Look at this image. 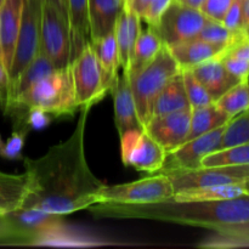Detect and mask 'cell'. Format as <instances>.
I'll return each instance as SVG.
<instances>
[{
    "mask_svg": "<svg viewBox=\"0 0 249 249\" xmlns=\"http://www.w3.org/2000/svg\"><path fill=\"white\" fill-rule=\"evenodd\" d=\"M91 108H80L70 138L51 146L41 157L23 158L29 194L22 208L66 216L97 203L99 192L106 184L91 172L85 156V130Z\"/></svg>",
    "mask_w": 249,
    "mask_h": 249,
    "instance_id": "obj_1",
    "label": "cell"
},
{
    "mask_svg": "<svg viewBox=\"0 0 249 249\" xmlns=\"http://www.w3.org/2000/svg\"><path fill=\"white\" fill-rule=\"evenodd\" d=\"M96 218L140 219L213 230L218 226L249 223V195L219 201H167L155 203L99 202L87 209Z\"/></svg>",
    "mask_w": 249,
    "mask_h": 249,
    "instance_id": "obj_2",
    "label": "cell"
},
{
    "mask_svg": "<svg viewBox=\"0 0 249 249\" xmlns=\"http://www.w3.org/2000/svg\"><path fill=\"white\" fill-rule=\"evenodd\" d=\"M27 108L43 109L55 119L72 117L79 106L75 99L71 65L57 68L17 95L10 101L5 114L10 116Z\"/></svg>",
    "mask_w": 249,
    "mask_h": 249,
    "instance_id": "obj_3",
    "label": "cell"
},
{
    "mask_svg": "<svg viewBox=\"0 0 249 249\" xmlns=\"http://www.w3.org/2000/svg\"><path fill=\"white\" fill-rule=\"evenodd\" d=\"M181 72L179 65L170 53L167 45L142 70L130 75V85L135 100L138 116L145 129L152 117L153 105L165 85Z\"/></svg>",
    "mask_w": 249,
    "mask_h": 249,
    "instance_id": "obj_4",
    "label": "cell"
},
{
    "mask_svg": "<svg viewBox=\"0 0 249 249\" xmlns=\"http://www.w3.org/2000/svg\"><path fill=\"white\" fill-rule=\"evenodd\" d=\"M40 53L56 68L67 67L79 55L68 17L53 4L41 1Z\"/></svg>",
    "mask_w": 249,
    "mask_h": 249,
    "instance_id": "obj_5",
    "label": "cell"
},
{
    "mask_svg": "<svg viewBox=\"0 0 249 249\" xmlns=\"http://www.w3.org/2000/svg\"><path fill=\"white\" fill-rule=\"evenodd\" d=\"M71 68L79 109L84 106L94 107L111 90L90 41L71 63Z\"/></svg>",
    "mask_w": 249,
    "mask_h": 249,
    "instance_id": "obj_6",
    "label": "cell"
},
{
    "mask_svg": "<svg viewBox=\"0 0 249 249\" xmlns=\"http://www.w3.org/2000/svg\"><path fill=\"white\" fill-rule=\"evenodd\" d=\"M175 191L168 175L157 173L152 177L119 185H105L99 192V202L113 203H155L167 201L174 196Z\"/></svg>",
    "mask_w": 249,
    "mask_h": 249,
    "instance_id": "obj_7",
    "label": "cell"
},
{
    "mask_svg": "<svg viewBox=\"0 0 249 249\" xmlns=\"http://www.w3.org/2000/svg\"><path fill=\"white\" fill-rule=\"evenodd\" d=\"M41 0H24L21 28L9 71L10 88L40 51Z\"/></svg>",
    "mask_w": 249,
    "mask_h": 249,
    "instance_id": "obj_8",
    "label": "cell"
},
{
    "mask_svg": "<svg viewBox=\"0 0 249 249\" xmlns=\"http://www.w3.org/2000/svg\"><path fill=\"white\" fill-rule=\"evenodd\" d=\"M121 138L122 162L148 174L160 173L167 153L143 128L125 131Z\"/></svg>",
    "mask_w": 249,
    "mask_h": 249,
    "instance_id": "obj_9",
    "label": "cell"
},
{
    "mask_svg": "<svg viewBox=\"0 0 249 249\" xmlns=\"http://www.w3.org/2000/svg\"><path fill=\"white\" fill-rule=\"evenodd\" d=\"M207 21L208 18L199 9L186 6L174 0L162 15L155 31L164 45L172 46L197 38Z\"/></svg>",
    "mask_w": 249,
    "mask_h": 249,
    "instance_id": "obj_10",
    "label": "cell"
},
{
    "mask_svg": "<svg viewBox=\"0 0 249 249\" xmlns=\"http://www.w3.org/2000/svg\"><path fill=\"white\" fill-rule=\"evenodd\" d=\"M168 175L175 192L198 187L228 184H246L249 181V164L201 167L192 170H174Z\"/></svg>",
    "mask_w": 249,
    "mask_h": 249,
    "instance_id": "obj_11",
    "label": "cell"
},
{
    "mask_svg": "<svg viewBox=\"0 0 249 249\" xmlns=\"http://www.w3.org/2000/svg\"><path fill=\"white\" fill-rule=\"evenodd\" d=\"M225 125L203 134L182 143L180 147L168 153L164 164L160 173L174 172V170L198 169L202 165V160L209 153L218 151L220 147Z\"/></svg>",
    "mask_w": 249,
    "mask_h": 249,
    "instance_id": "obj_12",
    "label": "cell"
},
{
    "mask_svg": "<svg viewBox=\"0 0 249 249\" xmlns=\"http://www.w3.org/2000/svg\"><path fill=\"white\" fill-rule=\"evenodd\" d=\"M6 216L15 228L26 236L29 245H48L51 238L66 226L65 215L39 209L19 208Z\"/></svg>",
    "mask_w": 249,
    "mask_h": 249,
    "instance_id": "obj_13",
    "label": "cell"
},
{
    "mask_svg": "<svg viewBox=\"0 0 249 249\" xmlns=\"http://www.w3.org/2000/svg\"><path fill=\"white\" fill-rule=\"evenodd\" d=\"M191 124V108L156 116L150 119L145 130L160 143L165 153H170L186 142Z\"/></svg>",
    "mask_w": 249,
    "mask_h": 249,
    "instance_id": "obj_14",
    "label": "cell"
},
{
    "mask_svg": "<svg viewBox=\"0 0 249 249\" xmlns=\"http://www.w3.org/2000/svg\"><path fill=\"white\" fill-rule=\"evenodd\" d=\"M24 0H4L0 6V63L9 74L21 28Z\"/></svg>",
    "mask_w": 249,
    "mask_h": 249,
    "instance_id": "obj_15",
    "label": "cell"
},
{
    "mask_svg": "<svg viewBox=\"0 0 249 249\" xmlns=\"http://www.w3.org/2000/svg\"><path fill=\"white\" fill-rule=\"evenodd\" d=\"M113 99L114 123L119 136L131 129L142 128L133 96L130 79L126 73L117 75L109 90Z\"/></svg>",
    "mask_w": 249,
    "mask_h": 249,
    "instance_id": "obj_16",
    "label": "cell"
},
{
    "mask_svg": "<svg viewBox=\"0 0 249 249\" xmlns=\"http://www.w3.org/2000/svg\"><path fill=\"white\" fill-rule=\"evenodd\" d=\"M141 31L142 29H141L140 16L124 5L123 11L119 15L114 26V36L118 45L121 68L124 73L128 72L130 68L134 49Z\"/></svg>",
    "mask_w": 249,
    "mask_h": 249,
    "instance_id": "obj_17",
    "label": "cell"
},
{
    "mask_svg": "<svg viewBox=\"0 0 249 249\" xmlns=\"http://www.w3.org/2000/svg\"><path fill=\"white\" fill-rule=\"evenodd\" d=\"M186 71H191L194 73L195 77L201 82V84L209 92L214 102L221 95L225 94L229 89H231L233 85L241 82L238 78H236L226 70L220 58H212V60L206 61V62Z\"/></svg>",
    "mask_w": 249,
    "mask_h": 249,
    "instance_id": "obj_18",
    "label": "cell"
},
{
    "mask_svg": "<svg viewBox=\"0 0 249 249\" xmlns=\"http://www.w3.org/2000/svg\"><path fill=\"white\" fill-rule=\"evenodd\" d=\"M125 0H88L90 41L106 36L114 31Z\"/></svg>",
    "mask_w": 249,
    "mask_h": 249,
    "instance_id": "obj_19",
    "label": "cell"
},
{
    "mask_svg": "<svg viewBox=\"0 0 249 249\" xmlns=\"http://www.w3.org/2000/svg\"><path fill=\"white\" fill-rule=\"evenodd\" d=\"M168 49L181 71L191 70L195 66L201 65L212 58H220L225 53V49L198 38L168 46Z\"/></svg>",
    "mask_w": 249,
    "mask_h": 249,
    "instance_id": "obj_20",
    "label": "cell"
},
{
    "mask_svg": "<svg viewBox=\"0 0 249 249\" xmlns=\"http://www.w3.org/2000/svg\"><path fill=\"white\" fill-rule=\"evenodd\" d=\"M29 194L28 175L7 174L0 170V214L22 208Z\"/></svg>",
    "mask_w": 249,
    "mask_h": 249,
    "instance_id": "obj_21",
    "label": "cell"
},
{
    "mask_svg": "<svg viewBox=\"0 0 249 249\" xmlns=\"http://www.w3.org/2000/svg\"><path fill=\"white\" fill-rule=\"evenodd\" d=\"M191 108L185 89L182 72L178 73L160 91L156 99L152 109V117L173 113L181 109ZM151 117V118H152Z\"/></svg>",
    "mask_w": 249,
    "mask_h": 249,
    "instance_id": "obj_22",
    "label": "cell"
},
{
    "mask_svg": "<svg viewBox=\"0 0 249 249\" xmlns=\"http://www.w3.org/2000/svg\"><path fill=\"white\" fill-rule=\"evenodd\" d=\"M249 195L246 184H228L216 186L198 187L175 192L172 197L175 201H219Z\"/></svg>",
    "mask_w": 249,
    "mask_h": 249,
    "instance_id": "obj_23",
    "label": "cell"
},
{
    "mask_svg": "<svg viewBox=\"0 0 249 249\" xmlns=\"http://www.w3.org/2000/svg\"><path fill=\"white\" fill-rule=\"evenodd\" d=\"M231 117L221 111L215 104L208 106L198 107L191 109V124H190V133L187 140L201 136L203 134L218 129L229 123Z\"/></svg>",
    "mask_w": 249,
    "mask_h": 249,
    "instance_id": "obj_24",
    "label": "cell"
},
{
    "mask_svg": "<svg viewBox=\"0 0 249 249\" xmlns=\"http://www.w3.org/2000/svg\"><path fill=\"white\" fill-rule=\"evenodd\" d=\"M163 46H164V44H163L162 39L158 36L157 32L155 31V28L147 26L145 31H141L138 41L135 44V49H134L130 68L126 72V74L130 77V75H134L139 71L142 70L146 65H148L158 55Z\"/></svg>",
    "mask_w": 249,
    "mask_h": 249,
    "instance_id": "obj_25",
    "label": "cell"
},
{
    "mask_svg": "<svg viewBox=\"0 0 249 249\" xmlns=\"http://www.w3.org/2000/svg\"><path fill=\"white\" fill-rule=\"evenodd\" d=\"M212 231L213 235L201 243V247L249 248V223L218 226Z\"/></svg>",
    "mask_w": 249,
    "mask_h": 249,
    "instance_id": "obj_26",
    "label": "cell"
},
{
    "mask_svg": "<svg viewBox=\"0 0 249 249\" xmlns=\"http://www.w3.org/2000/svg\"><path fill=\"white\" fill-rule=\"evenodd\" d=\"M90 43H91L92 49L96 53V57L99 60L100 66H101L105 78H106L109 87H112L114 79L119 74L118 71L121 68L118 45H117L114 31L107 34L106 36H102L96 40H91Z\"/></svg>",
    "mask_w": 249,
    "mask_h": 249,
    "instance_id": "obj_27",
    "label": "cell"
},
{
    "mask_svg": "<svg viewBox=\"0 0 249 249\" xmlns=\"http://www.w3.org/2000/svg\"><path fill=\"white\" fill-rule=\"evenodd\" d=\"M55 70H57V68H56L55 66H53V63L49 60V57H46L43 53L39 51L38 55H36V57H34V60L27 66L26 70L18 75V78L15 80L14 84L10 88V101H11L12 99H15L17 95L23 92L24 90L28 89L29 87L36 84V82L43 79L44 77H46L48 74L53 73Z\"/></svg>",
    "mask_w": 249,
    "mask_h": 249,
    "instance_id": "obj_28",
    "label": "cell"
},
{
    "mask_svg": "<svg viewBox=\"0 0 249 249\" xmlns=\"http://www.w3.org/2000/svg\"><path fill=\"white\" fill-rule=\"evenodd\" d=\"M67 16L75 45L82 51L90 41L88 0H67Z\"/></svg>",
    "mask_w": 249,
    "mask_h": 249,
    "instance_id": "obj_29",
    "label": "cell"
},
{
    "mask_svg": "<svg viewBox=\"0 0 249 249\" xmlns=\"http://www.w3.org/2000/svg\"><path fill=\"white\" fill-rule=\"evenodd\" d=\"M214 104L232 118L249 108V79H245L233 85Z\"/></svg>",
    "mask_w": 249,
    "mask_h": 249,
    "instance_id": "obj_30",
    "label": "cell"
},
{
    "mask_svg": "<svg viewBox=\"0 0 249 249\" xmlns=\"http://www.w3.org/2000/svg\"><path fill=\"white\" fill-rule=\"evenodd\" d=\"M249 164V142L214 151L202 160L201 167Z\"/></svg>",
    "mask_w": 249,
    "mask_h": 249,
    "instance_id": "obj_31",
    "label": "cell"
},
{
    "mask_svg": "<svg viewBox=\"0 0 249 249\" xmlns=\"http://www.w3.org/2000/svg\"><path fill=\"white\" fill-rule=\"evenodd\" d=\"M246 36H248L246 32L236 33V32H232L229 28H226L223 24V22L213 21V19L208 18V21L204 24L202 31L199 32L197 38L203 41H207L209 44H213V45L220 46V48L226 50L232 44H235L236 41H238Z\"/></svg>",
    "mask_w": 249,
    "mask_h": 249,
    "instance_id": "obj_32",
    "label": "cell"
},
{
    "mask_svg": "<svg viewBox=\"0 0 249 249\" xmlns=\"http://www.w3.org/2000/svg\"><path fill=\"white\" fill-rule=\"evenodd\" d=\"M173 1L174 0H125V6L139 15L147 26L155 28Z\"/></svg>",
    "mask_w": 249,
    "mask_h": 249,
    "instance_id": "obj_33",
    "label": "cell"
},
{
    "mask_svg": "<svg viewBox=\"0 0 249 249\" xmlns=\"http://www.w3.org/2000/svg\"><path fill=\"white\" fill-rule=\"evenodd\" d=\"M246 142H249V108L229 121L219 150Z\"/></svg>",
    "mask_w": 249,
    "mask_h": 249,
    "instance_id": "obj_34",
    "label": "cell"
},
{
    "mask_svg": "<svg viewBox=\"0 0 249 249\" xmlns=\"http://www.w3.org/2000/svg\"><path fill=\"white\" fill-rule=\"evenodd\" d=\"M182 78H184L185 89H186L187 99H189L190 107L192 108H198V107L208 106L214 104V100L207 91L206 88L201 84L198 79L195 77L191 71H181Z\"/></svg>",
    "mask_w": 249,
    "mask_h": 249,
    "instance_id": "obj_35",
    "label": "cell"
},
{
    "mask_svg": "<svg viewBox=\"0 0 249 249\" xmlns=\"http://www.w3.org/2000/svg\"><path fill=\"white\" fill-rule=\"evenodd\" d=\"M0 245L31 246L28 238L15 228L6 214H0Z\"/></svg>",
    "mask_w": 249,
    "mask_h": 249,
    "instance_id": "obj_36",
    "label": "cell"
},
{
    "mask_svg": "<svg viewBox=\"0 0 249 249\" xmlns=\"http://www.w3.org/2000/svg\"><path fill=\"white\" fill-rule=\"evenodd\" d=\"M29 130L27 129H14L11 136L5 140V148L2 157L7 160H23L22 150H23L24 141Z\"/></svg>",
    "mask_w": 249,
    "mask_h": 249,
    "instance_id": "obj_37",
    "label": "cell"
},
{
    "mask_svg": "<svg viewBox=\"0 0 249 249\" xmlns=\"http://www.w3.org/2000/svg\"><path fill=\"white\" fill-rule=\"evenodd\" d=\"M233 0H204L202 6L199 7L204 16L213 21L223 22L226 12L230 9Z\"/></svg>",
    "mask_w": 249,
    "mask_h": 249,
    "instance_id": "obj_38",
    "label": "cell"
},
{
    "mask_svg": "<svg viewBox=\"0 0 249 249\" xmlns=\"http://www.w3.org/2000/svg\"><path fill=\"white\" fill-rule=\"evenodd\" d=\"M220 60L226 70L236 78H238L240 80L249 79V61L232 55H228V53L221 56Z\"/></svg>",
    "mask_w": 249,
    "mask_h": 249,
    "instance_id": "obj_39",
    "label": "cell"
},
{
    "mask_svg": "<svg viewBox=\"0 0 249 249\" xmlns=\"http://www.w3.org/2000/svg\"><path fill=\"white\" fill-rule=\"evenodd\" d=\"M53 119L55 118H53L51 114L43 111V109L27 108L26 118H24V125H26L29 130H31V129L40 130V129H44L45 126H48Z\"/></svg>",
    "mask_w": 249,
    "mask_h": 249,
    "instance_id": "obj_40",
    "label": "cell"
},
{
    "mask_svg": "<svg viewBox=\"0 0 249 249\" xmlns=\"http://www.w3.org/2000/svg\"><path fill=\"white\" fill-rule=\"evenodd\" d=\"M223 24L236 33L245 32L242 26V0H233L224 17Z\"/></svg>",
    "mask_w": 249,
    "mask_h": 249,
    "instance_id": "obj_41",
    "label": "cell"
},
{
    "mask_svg": "<svg viewBox=\"0 0 249 249\" xmlns=\"http://www.w3.org/2000/svg\"><path fill=\"white\" fill-rule=\"evenodd\" d=\"M10 102L9 74L0 63V111L5 113Z\"/></svg>",
    "mask_w": 249,
    "mask_h": 249,
    "instance_id": "obj_42",
    "label": "cell"
},
{
    "mask_svg": "<svg viewBox=\"0 0 249 249\" xmlns=\"http://www.w3.org/2000/svg\"><path fill=\"white\" fill-rule=\"evenodd\" d=\"M225 53L249 61V36H243L242 39H240L235 44H232L230 48L226 49L223 55H225Z\"/></svg>",
    "mask_w": 249,
    "mask_h": 249,
    "instance_id": "obj_43",
    "label": "cell"
},
{
    "mask_svg": "<svg viewBox=\"0 0 249 249\" xmlns=\"http://www.w3.org/2000/svg\"><path fill=\"white\" fill-rule=\"evenodd\" d=\"M242 26L249 36V0H242Z\"/></svg>",
    "mask_w": 249,
    "mask_h": 249,
    "instance_id": "obj_44",
    "label": "cell"
},
{
    "mask_svg": "<svg viewBox=\"0 0 249 249\" xmlns=\"http://www.w3.org/2000/svg\"><path fill=\"white\" fill-rule=\"evenodd\" d=\"M41 1H45V2H49V4H53V6L57 7L58 10H61V11H62L63 14L67 16V0H41Z\"/></svg>",
    "mask_w": 249,
    "mask_h": 249,
    "instance_id": "obj_45",
    "label": "cell"
},
{
    "mask_svg": "<svg viewBox=\"0 0 249 249\" xmlns=\"http://www.w3.org/2000/svg\"><path fill=\"white\" fill-rule=\"evenodd\" d=\"M175 1L180 2V4L182 5H186V6L199 9V7L202 6V4L204 2V0H175Z\"/></svg>",
    "mask_w": 249,
    "mask_h": 249,
    "instance_id": "obj_46",
    "label": "cell"
},
{
    "mask_svg": "<svg viewBox=\"0 0 249 249\" xmlns=\"http://www.w3.org/2000/svg\"><path fill=\"white\" fill-rule=\"evenodd\" d=\"M4 148H5V140H2L1 135H0V156L2 157V153H4Z\"/></svg>",
    "mask_w": 249,
    "mask_h": 249,
    "instance_id": "obj_47",
    "label": "cell"
},
{
    "mask_svg": "<svg viewBox=\"0 0 249 249\" xmlns=\"http://www.w3.org/2000/svg\"><path fill=\"white\" fill-rule=\"evenodd\" d=\"M246 186H247V190H248V194H249V181L246 182Z\"/></svg>",
    "mask_w": 249,
    "mask_h": 249,
    "instance_id": "obj_48",
    "label": "cell"
},
{
    "mask_svg": "<svg viewBox=\"0 0 249 249\" xmlns=\"http://www.w3.org/2000/svg\"><path fill=\"white\" fill-rule=\"evenodd\" d=\"M2 2H4V0H0V6H1V5H2Z\"/></svg>",
    "mask_w": 249,
    "mask_h": 249,
    "instance_id": "obj_49",
    "label": "cell"
}]
</instances>
